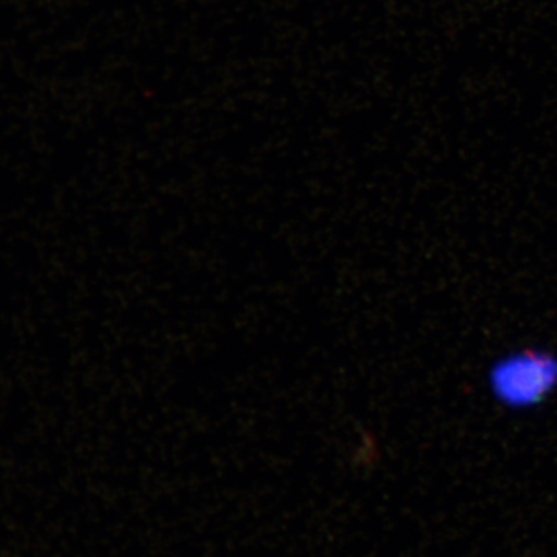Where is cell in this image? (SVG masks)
<instances>
[{
  "label": "cell",
  "instance_id": "cell-1",
  "mask_svg": "<svg viewBox=\"0 0 557 557\" xmlns=\"http://www.w3.org/2000/svg\"><path fill=\"white\" fill-rule=\"evenodd\" d=\"M556 384V359L534 351L504 359L491 373L494 395L509 406L537 405Z\"/></svg>",
  "mask_w": 557,
  "mask_h": 557
}]
</instances>
